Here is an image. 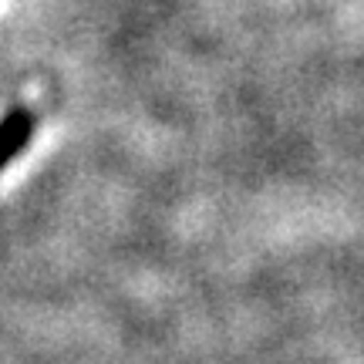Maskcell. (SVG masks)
I'll list each match as a JSON object with an SVG mask.
<instances>
[{
    "instance_id": "cell-1",
    "label": "cell",
    "mask_w": 364,
    "mask_h": 364,
    "mask_svg": "<svg viewBox=\"0 0 364 364\" xmlns=\"http://www.w3.org/2000/svg\"><path fill=\"white\" fill-rule=\"evenodd\" d=\"M34 135V115L27 108H11L0 118V172L21 156Z\"/></svg>"
}]
</instances>
